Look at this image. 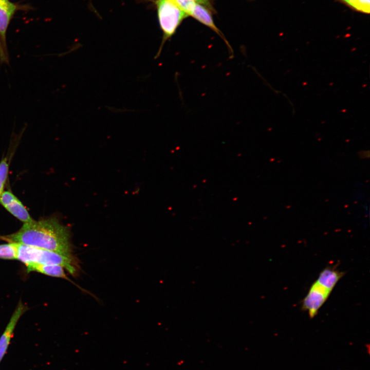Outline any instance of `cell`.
<instances>
[{
  "instance_id": "1",
  "label": "cell",
  "mask_w": 370,
  "mask_h": 370,
  "mask_svg": "<svg viewBox=\"0 0 370 370\" xmlns=\"http://www.w3.org/2000/svg\"><path fill=\"white\" fill-rule=\"evenodd\" d=\"M6 238L10 242L71 255L69 230L55 218L25 223L18 231Z\"/></svg>"
},
{
  "instance_id": "2",
  "label": "cell",
  "mask_w": 370,
  "mask_h": 370,
  "mask_svg": "<svg viewBox=\"0 0 370 370\" xmlns=\"http://www.w3.org/2000/svg\"><path fill=\"white\" fill-rule=\"evenodd\" d=\"M15 243L16 260L26 266L34 264H53L63 266L72 275L78 272L79 266L72 255H66L46 249Z\"/></svg>"
},
{
  "instance_id": "3",
  "label": "cell",
  "mask_w": 370,
  "mask_h": 370,
  "mask_svg": "<svg viewBox=\"0 0 370 370\" xmlns=\"http://www.w3.org/2000/svg\"><path fill=\"white\" fill-rule=\"evenodd\" d=\"M158 21L163 33L162 40L155 59L161 54L164 44L171 38L182 21L188 15L172 0L156 1Z\"/></svg>"
},
{
  "instance_id": "4",
  "label": "cell",
  "mask_w": 370,
  "mask_h": 370,
  "mask_svg": "<svg viewBox=\"0 0 370 370\" xmlns=\"http://www.w3.org/2000/svg\"><path fill=\"white\" fill-rule=\"evenodd\" d=\"M16 6L8 0H0V64L9 65V55L6 43L9 24Z\"/></svg>"
},
{
  "instance_id": "5",
  "label": "cell",
  "mask_w": 370,
  "mask_h": 370,
  "mask_svg": "<svg viewBox=\"0 0 370 370\" xmlns=\"http://www.w3.org/2000/svg\"><path fill=\"white\" fill-rule=\"evenodd\" d=\"M330 292L315 282L302 301L303 309L308 312L310 318H313L326 302Z\"/></svg>"
},
{
  "instance_id": "6",
  "label": "cell",
  "mask_w": 370,
  "mask_h": 370,
  "mask_svg": "<svg viewBox=\"0 0 370 370\" xmlns=\"http://www.w3.org/2000/svg\"><path fill=\"white\" fill-rule=\"evenodd\" d=\"M0 203L12 215L24 223L33 219L22 202L11 192L5 191L0 197Z\"/></svg>"
},
{
  "instance_id": "7",
  "label": "cell",
  "mask_w": 370,
  "mask_h": 370,
  "mask_svg": "<svg viewBox=\"0 0 370 370\" xmlns=\"http://www.w3.org/2000/svg\"><path fill=\"white\" fill-rule=\"evenodd\" d=\"M26 310L27 307L20 302L13 312L4 332L1 335L0 337V362L8 349L16 324Z\"/></svg>"
},
{
  "instance_id": "8",
  "label": "cell",
  "mask_w": 370,
  "mask_h": 370,
  "mask_svg": "<svg viewBox=\"0 0 370 370\" xmlns=\"http://www.w3.org/2000/svg\"><path fill=\"white\" fill-rule=\"evenodd\" d=\"M189 16L193 17L202 24L210 28L222 38L228 47L230 57H233L234 53L232 47L223 34L215 25L211 13L205 6L196 3Z\"/></svg>"
},
{
  "instance_id": "9",
  "label": "cell",
  "mask_w": 370,
  "mask_h": 370,
  "mask_svg": "<svg viewBox=\"0 0 370 370\" xmlns=\"http://www.w3.org/2000/svg\"><path fill=\"white\" fill-rule=\"evenodd\" d=\"M343 275L344 272L338 270L335 267H327L320 273L316 282L331 292Z\"/></svg>"
},
{
  "instance_id": "10",
  "label": "cell",
  "mask_w": 370,
  "mask_h": 370,
  "mask_svg": "<svg viewBox=\"0 0 370 370\" xmlns=\"http://www.w3.org/2000/svg\"><path fill=\"white\" fill-rule=\"evenodd\" d=\"M27 271H35L56 278H60L69 281L64 272V268L59 265L34 264L26 266Z\"/></svg>"
},
{
  "instance_id": "11",
  "label": "cell",
  "mask_w": 370,
  "mask_h": 370,
  "mask_svg": "<svg viewBox=\"0 0 370 370\" xmlns=\"http://www.w3.org/2000/svg\"><path fill=\"white\" fill-rule=\"evenodd\" d=\"M0 258L16 259V251L14 243L10 242V243L0 245Z\"/></svg>"
},
{
  "instance_id": "12",
  "label": "cell",
  "mask_w": 370,
  "mask_h": 370,
  "mask_svg": "<svg viewBox=\"0 0 370 370\" xmlns=\"http://www.w3.org/2000/svg\"><path fill=\"white\" fill-rule=\"evenodd\" d=\"M9 170V164L6 158H3L0 162V197L4 191Z\"/></svg>"
},
{
  "instance_id": "13",
  "label": "cell",
  "mask_w": 370,
  "mask_h": 370,
  "mask_svg": "<svg viewBox=\"0 0 370 370\" xmlns=\"http://www.w3.org/2000/svg\"><path fill=\"white\" fill-rule=\"evenodd\" d=\"M347 5L357 11L367 14L369 13L370 0H353Z\"/></svg>"
},
{
  "instance_id": "14",
  "label": "cell",
  "mask_w": 370,
  "mask_h": 370,
  "mask_svg": "<svg viewBox=\"0 0 370 370\" xmlns=\"http://www.w3.org/2000/svg\"><path fill=\"white\" fill-rule=\"evenodd\" d=\"M188 16L190 15L195 4L193 0H172Z\"/></svg>"
},
{
  "instance_id": "15",
  "label": "cell",
  "mask_w": 370,
  "mask_h": 370,
  "mask_svg": "<svg viewBox=\"0 0 370 370\" xmlns=\"http://www.w3.org/2000/svg\"><path fill=\"white\" fill-rule=\"evenodd\" d=\"M195 3L202 5L204 6H210V0H193Z\"/></svg>"
},
{
  "instance_id": "16",
  "label": "cell",
  "mask_w": 370,
  "mask_h": 370,
  "mask_svg": "<svg viewBox=\"0 0 370 370\" xmlns=\"http://www.w3.org/2000/svg\"><path fill=\"white\" fill-rule=\"evenodd\" d=\"M342 3L345 4L346 5H348L350 2H351L353 0H340Z\"/></svg>"
}]
</instances>
